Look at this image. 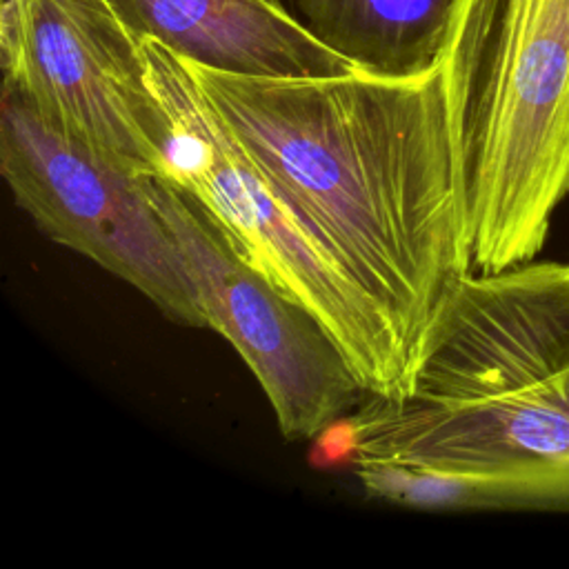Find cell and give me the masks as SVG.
Segmentation results:
<instances>
[{"label":"cell","instance_id":"cell-6","mask_svg":"<svg viewBox=\"0 0 569 569\" xmlns=\"http://www.w3.org/2000/svg\"><path fill=\"white\" fill-rule=\"evenodd\" d=\"M2 84L138 176L164 171V118L142 42L107 0H0Z\"/></svg>","mask_w":569,"mask_h":569},{"label":"cell","instance_id":"cell-4","mask_svg":"<svg viewBox=\"0 0 569 569\" xmlns=\"http://www.w3.org/2000/svg\"><path fill=\"white\" fill-rule=\"evenodd\" d=\"M140 42L164 118L162 178L202 207L244 262L325 325L367 393H407L416 358L396 325L262 178L187 62L156 40Z\"/></svg>","mask_w":569,"mask_h":569},{"label":"cell","instance_id":"cell-7","mask_svg":"<svg viewBox=\"0 0 569 569\" xmlns=\"http://www.w3.org/2000/svg\"><path fill=\"white\" fill-rule=\"evenodd\" d=\"M147 189L187 262L207 327L251 369L280 433L313 438L356 411L367 389L325 325L244 262L182 189L162 176H149Z\"/></svg>","mask_w":569,"mask_h":569},{"label":"cell","instance_id":"cell-10","mask_svg":"<svg viewBox=\"0 0 569 569\" xmlns=\"http://www.w3.org/2000/svg\"><path fill=\"white\" fill-rule=\"evenodd\" d=\"M367 496L431 511L569 507V487L545 480L429 469L400 462H356Z\"/></svg>","mask_w":569,"mask_h":569},{"label":"cell","instance_id":"cell-11","mask_svg":"<svg viewBox=\"0 0 569 569\" xmlns=\"http://www.w3.org/2000/svg\"><path fill=\"white\" fill-rule=\"evenodd\" d=\"M273 2H282V0H273ZM284 4V2H282Z\"/></svg>","mask_w":569,"mask_h":569},{"label":"cell","instance_id":"cell-2","mask_svg":"<svg viewBox=\"0 0 569 569\" xmlns=\"http://www.w3.org/2000/svg\"><path fill=\"white\" fill-rule=\"evenodd\" d=\"M353 462L569 487V262L469 271L438 313L405 396L342 418Z\"/></svg>","mask_w":569,"mask_h":569},{"label":"cell","instance_id":"cell-1","mask_svg":"<svg viewBox=\"0 0 569 569\" xmlns=\"http://www.w3.org/2000/svg\"><path fill=\"white\" fill-rule=\"evenodd\" d=\"M187 67L271 189L396 325L418 369L438 313L473 271L469 107L440 62L411 78Z\"/></svg>","mask_w":569,"mask_h":569},{"label":"cell","instance_id":"cell-5","mask_svg":"<svg viewBox=\"0 0 569 569\" xmlns=\"http://www.w3.org/2000/svg\"><path fill=\"white\" fill-rule=\"evenodd\" d=\"M0 171L38 229L147 296L180 325L207 327L187 262L147 178L47 122L2 84Z\"/></svg>","mask_w":569,"mask_h":569},{"label":"cell","instance_id":"cell-8","mask_svg":"<svg viewBox=\"0 0 569 569\" xmlns=\"http://www.w3.org/2000/svg\"><path fill=\"white\" fill-rule=\"evenodd\" d=\"M136 40L240 76H333L356 67L273 0H107Z\"/></svg>","mask_w":569,"mask_h":569},{"label":"cell","instance_id":"cell-3","mask_svg":"<svg viewBox=\"0 0 569 569\" xmlns=\"http://www.w3.org/2000/svg\"><path fill=\"white\" fill-rule=\"evenodd\" d=\"M440 67L469 107L473 271L536 260L569 196V0H456Z\"/></svg>","mask_w":569,"mask_h":569},{"label":"cell","instance_id":"cell-9","mask_svg":"<svg viewBox=\"0 0 569 569\" xmlns=\"http://www.w3.org/2000/svg\"><path fill=\"white\" fill-rule=\"evenodd\" d=\"M291 7L358 71L411 78L438 67L456 0H291Z\"/></svg>","mask_w":569,"mask_h":569}]
</instances>
